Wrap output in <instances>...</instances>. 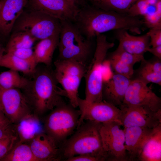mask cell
I'll return each mask as SVG.
<instances>
[{"label": "cell", "mask_w": 161, "mask_h": 161, "mask_svg": "<svg viewBox=\"0 0 161 161\" xmlns=\"http://www.w3.org/2000/svg\"><path fill=\"white\" fill-rule=\"evenodd\" d=\"M73 22L89 40L113 30L124 29L140 34L145 26L143 20L139 17L105 10L88 4L79 9Z\"/></svg>", "instance_id": "1"}, {"label": "cell", "mask_w": 161, "mask_h": 161, "mask_svg": "<svg viewBox=\"0 0 161 161\" xmlns=\"http://www.w3.org/2000/svg\"><path fill=\"white\" fill-rule=\"evenodd\" d=\"M36 67L33 79L23 92L32 108L33 113L40 117L46 112L65 103L64 90L58 85L50 66Z\"/></svg>", "instance_id": "2"}, {"label": "cell", "mask_w": 161, "mask_h": 161, "mask_svg": "<svg viewBox=\"0 0 161 161\" xmlns=\"http://www.w3.org/2000/svg\"><path fill=\"white\" fill-rule=\"evenodd\" d=\"M101 123L87 120L77 128L76 131L60 147L61 159L73 156L90 154L105 161L100 133Z\"/></svg>", "instance_id": "3"}, {"label": "cell", "mask_w": 161, "mask_h": 161, "mask_svg": "<svg viewBox=\"0 0 161 161\" xmlns=\"http://www.w3.org/2000/svg\"><path fill=\"white\" fill-rule=\"evenodd\" d=\"M60 21L58 59L73 60L88 65L92 58V40L83 36L72 22Z\"/></svg>", "instance_id": "4"}, {"label": "cell", "mask_w": 161, "mask_h": 161, "mask_svg": "<svg viewBox=\"0 0 161 161\" xmlns=\"http://www.w3.org/2000/svg\"><path fill=\"white\" fill-rule=\"evenodd\" d=\"M95 48L89 64L84 78L85 79V99L90 102L103 100L102 89L103 81V65L109 49L114 45L108 41L106 36L100 34L96 36Z\"/></svg>", "instance_id": "5"}, {"label": "cell", "mask_w": 161, "mask_h": 161, "mask_svg": "<svg viewBox=\"0 0 161 161\" xmlns=\"http://www.w3.org/2000/svg\"><path fill=\"white\" fill-rule=\"evenodd\" d=\"M51 111L44 120V131L60 147L78 127L81 112L66 103Z\"/></svg>", "instance_id": "6"}, {"label": "cell", "mask_w": 161, "mask_h": 161, "mask_svg": "<svg viewBox=\"0 0 161 161\" xmlns=\"http://www.w3.org/2000/svg\"><path fill=\"white\" fill-rule=\"evenodd\" d=\"M60 20L43 12L29 9L24 10L13 27L12 32H26L36 40L60 34Z\"/></svg>", "instance_id": "7"}, {"label": "cell", "mask_w": 161, "mask_h": 161, "mask_svg": "<svg viewBox=\"0 0 161 161\" xmlns=\"http://www.w3.org/2000/svg\"><path fill=\"white\" fill-rule=\"evenodd\" d=\"M55 78L65 91L66 97L74 108L78 106L79 88L88 65L73 60L58 59L54 63Z\"/></svg>", "instance_id": "8"}, {"label": "cell", "mask_w": 161, "mask_h": 161, "mask_svg": "<svg viewBox=\"0 0 161 161\" xmlns=\"http://www.w3.org/2000/svg\"><path fill=\"white\" fill-rule=\"evenodd\" d=\"M121 126L114 121L101 124L100 131L105 161H129Z\"/></svg>", "instance_id": "9"}, {"label": "cell", "mask_w": 161, "mask_h": 161, "mask_svg": "<svg viewBox=\"0 0 161 161\" xmlns=\"http://www.w3.org/2000/svg\"><path fill=\"white\" fill-rule=\"evenodd\" d=\"M0 109L14 124L33 113L26 96L18 89H4L0 87Z\"/></svg>", "instance_id": "10"}, {"label": "cell", "mask_w": 161, "mask_h": 161, "mask_svg": "<svg viewBox=\"0 0 161 161\" xmlns=\"http://www.w3.org/2000/svg\"><path fill=\"white\" fill-rule=\"evenodd\" d=\"M78 107L81 115L77 128L84 120L101 124L114 121L119 123L122 126L120 120V109L104 100L90 102L79 97Z\"/></svg>", "instance_id": "11"}, {"label": "cell", "mask_w": 161, "mask_h": 161, "mask_svg": "<svg viewBox=\"0 0 161 161\" xmlns=\"http://www.w3.org/2000/svg\"><path fill=\"white\" fill-rule=\"evenodd\" d=\"M147 85L137 79L131 80L122 104L143 107L154 112L161 110V98Z\"/></svg>", "instance_id": "12"}, {"label": "cell", "mask_w": 161, "mask_h": 161, "mask_svg": "<svg viewBox=\"0 0 161 161\" xmlns=\"http://www.w3.org/2000/svg\"><path fill=\"white\" fill-rule=\"evenodd\" d=\"M120 120L124 128L138 126L154 129L161 126V110L154 112L142 107L122 104Z\"/></svg>", "instance_id": "13"}, {"label": "cell", "mask_w": 161, "mask_h": 161, "mask_svg": "<svg viewBox=\"0 0 161 161\" xmlns=\"http://www.w3.org/2000/svg\"><path fill=\"white\" fill-rule=\"evenodd\" d=\"M29 9L40 11L58 18L73 22L79 9L66 0H29Z\"/></svg>", "instance_id": "14"}, {"label": "cell", "mask_w": 161, "mask_h": 161, "mask_svg": "<svg viewBox=\"0 0 161 161\" xmlns=\"http://www.w3.org/2000/svg\"><path fill=\"white\" fill-rule=\"evenodd\" d=\"M133 16L143 17L146 27L149 29L161 26V0H137L127 13Z\"/></svg>", "instance_id": "15"}, {"label": "cell", "mask_w": 161, "mask_h": 161, "mask_svg": "<svg viewBox=\"0 0 161 161\" xmlns=\"http://www.w3.org/2000/svg\"><path fill=\"white\" fill-rule=\"evenodd\" d=\"M28 2V0H0V35L6 36L12 32Z\"/></svg>", "instance_id": "16"}, {"label": "cell", "mask_w": 161, "mask_h": 161, "mask_svg": "<svg viewBox=\"0 0 161 161\" xmlns=\"http://www.w3.org/2000/svg\"><path fill=\"white\" fill-rule=\"evenodd\" d=\"M38 161H58L61 160L59 147L44 132L27 143Z\"/></svg>", "instance_id": "17"}, {"label": "cell", "mask_w": 161, "mask_h": 161, "mask_svg": "<svg viewBox=\"0 0 161 161\" xmlns=\"http://www.w3.org/2000/svg\"><path fill=\"white\" fill-rule=\"evenodd\" d=\"M131 80L123 75L114 73L108 80L103 82V100L119 107L123 104Z\"/></svg>", "instance_id": "18"}, {"label": "cell", "mask_w": 161, "mask_h": 161, "mask_svg": "<svg viewBox=\"0 0 161 161\" xmlns=\"http://www.w3.org/2000/svg\"><path fill=\"white\" fill-rule=\"evenodd\" d=\"M154 129L138 126L124 128L125 146L129 161L137 160L143 145Z\"/></svg>", "instance_id": "19"}, {"label": "cell", "mask_w": 161, "mask_h": 161, "mask_svg": "<svg viewBox=\"0 0 161 161\" xmlns=\"http://www.w3.org/2000/svg\"><path fill=\"white\" fill-rule=\"evenodd\" d=\"M115 37L119 44L126 51L135 55H144L150 47V39L146 33L140 36L130 34L124 29L116 30Z\"/></svg>", "instance_id": "20"}, {"label": "cell", "mask_w": 161, "mask_h": 161, "mask_svg": "<svg viewBox=\"0 0 161 161\" xmlns=\"http://www.w3.org/2000/svg\"><path fill=\"white\" fill-rule=\"evenodd\" d=\"M14 126L19 141L22 143H28L38 134L44 132L39 117L33 113L24 117Z\"/></svg>", "instance_id": "21"}, {"label": "cell", "mask_w": 161, "mask_h": 161, "mask_svg": "<svg viewBox=\"0 0 161 161\" xmlns=\"http://www.w3.org/2000/svg\"><path fill=\"white\" fill-rule=\"evenodd\" d=\"M137 160L161 161V126L153 129L143 145Z\"/></svg>", "instance_id": "22"}, {"label": "cell", "mask_w": 161, "mask_h": 161, "mask_svg": "<svg viewBox=\"0 0 161 161\" xmlns=\"http://www.w3.org/2000/svg\"><path fill=\"white\" fill-rule=\"evenodd\" d=\"M60 34L40 40L34 51L35 62L37 65L41 63L51 66L54 52L58 47Z\"/></svg>", "instance_id": "23"}, {"label": "cell", "mask_w": 161, "mask_h": 161, "mask_svg": "<svg viewBox=\"0 0 161 161\" xmlns=\"http://www.w3.org/2000/svg\"><path fill=\"white\" fill-rule=\"evenodd\" d=\"M37 66L34 62L21 59L9 52L0 57V66L20 72L25 75L32 76Z\"/></svg>", "instance_id": "24"}, {"label": "cell", "mask_w": 161, "mask_h": 161, "mask_svg": "<svg viewBox=\"0 0 161 161\" xmlns=\"http://www.w3.org/2000/svg\"><path fill=\"white\" fill-rule=\"evenodd\" d=\"M30 81V80L21 76L18 72L12 69L0 73V87L2 89H18L23 90L28 86Z\"/></svg>", "instance_id": "25"}, {"label": "cell", "mask_w": 161, "mask_h": 161, "mask_svg": "<svg viewBox=\"0 0 161 161\" xmlns=\"http://www.w3.org/2000/svg\"><path fill=\"white\" fill-rule=\"evenodd\" d=\"M0 161H38L29 145L18 141L10 152Z\"/></svg>", "instance_id": "26"}, {"label": "cell", "mask_w": 161, "mask_h": 161, "mask_svg": "<svg viewBox=\"0 0 161 161\" xmlns=\"http://www.w3.org/2000/svg\"><path fill=\"white\" fill-rule=\"evenodd\" d=\"M137 0H98L92 3V5L107 10L122 13H127Z\"/></svg>", "instance_id": "27"}, {"label": "cell", "mask_w": 161, "mask_h": 161, "mask_svg": "<svg viewBox=\"0 0 161 161\" xmlns=\"http://www.w3.org/2000/svg\"><path fill=\"white\" fill-rule=\"evenodd\" d=\"M36 41L29 34L19 31L12 34L5 48L6 52L12 49L21 48H32Z\"/></svg>", "instance_id": "28"}, {"label": "cell", "mask_w": 161, "mask_h": 161, "mask_svg": "<svg viewBox=\"0 0 161 161\" xmlns=\"http://www.w3.org/2000/svg\"><path fill=\"white\" fill-rule=\"evenodd\" d=\"M109 57L116 58L124 63L132 66L144 59V55L133 54L125 50L119 44L116 49L110 53Z\"/></svg>", "instance_id": "29"}, {"label": "cell", "mask_w": 161, "mask_h": 161, "mask_svg": "<svg viewBox=\"0 0 161 161\" xmlns=\"http://www.w3.org/2000/svg\"><path fill=\"white\" fill-rule=\"evenodd\" d=\"M139 79L148 84L150 83L161 85V74L149 70L140 65L137 69V77Z\"/></svg>", "instance_id": "30"}, {"label": "cell", "mask_w": 161, "mask_h": 161, "mask_svg": "<svg viewBox=\"0 0 161 161\" xmlns=\"http://www.w3.org/2000/svg\"><path fill=\"white\" fill-rule=\"evenodd\" d=\"M108 61L114 73L131 79L134 73V66L128 65L119 60L109 56Z\"/></svg>", "instance_id": "31"}, {"label": "cell", "mask_w": 161, "mask_h": 161, "mask_svg": "<svg viewBox=\"0 0 161 161\" xmlns=\"http://www.w3.org/2000/svg\"><path fill=\"white\" fill-rule=\"evenodd\" d=\"M7 52L11 53L21 59L32 62L36 64L32 48L16 49L6 52Z\"/></svg>", "instance_id": "32"}, {"label": "cell", "mask_w": 161, "mask_h": 161, "mask_svg": "<svg viewBox=\"0 0 161 161\" xmlns=\"http://www.w3.org/2000/svg\"><path fill=\"white\" fill-rule=\"evenodd\" d=\"M18 141V137L16 134L8 137L0 145V160L10 152Z\"/></svg>", "instance_id": "33"}, {"label": "cell", "mask_w": 161, "mask_h": 161, "mask_svg": "<svg viewBox=\"0 0 161 161\" xmlns=\"http://www.w3.org/2000/svg\"><path fill=\"white\" fill-rule=\"evenodd\" d=\"M161 60L156 57L149 60L144 59L141 62V65L156 73L161 74Z\"/></svg>", "instance_id": "34"}, {"label": "cell", "mask_w": 161, "mask_h": 161, "mask_svg": "<svg viewBox=\"0 0 161 161\" xmlns=\"http://www.w3.org/2000/svg\"><path fill=\"white\" fill-rule=\"evenodd\" d=\"M146 34L149 37L152 47L161 45V28L150 29Z\"/></svg>", "instance_id": "35"}, {"label": "cell", "mask_w": 161, "mask_h": 161, "mask_svg": "<svg viewBox=\"0 0 161 161\" xmlns=\"http://www.w3.org/2000/svg\"><path fill=\"white\" fill-rule=\"evenodd\" d=\"M17 134L14 124L11 123L8 125L0 127V139Z\"/></svg>", "instance_id": "36"}, {"label": "cell", "mask_w": 161, "mask_h": 161, "mask_svg": "<svg viewBox=\"0 0 161 161\" xmlns=\"http://www.w3.org/2000/svg\"><path fill=\"white\" fill-rule=\"evenodd\" d=\"M66 161H100L98 158L90 154H86L79 155L69 158Z\"/></svg>", "instance_id": "37"}, {"label": "cell", "mask_w": 161, "mask_h": 161, "mask_svg": "<svg viewBox=\"0 0 161 161\" xmlns=\"http://www.w3.org/2000/svg\"><path fill=\"white\" fill-rule=\"evenodd\" d=\"M147 52H150L155 57L161 60V45L154 47H149L147 49Z\"/></svg>", "instance_id": "38"}, {"label": "cell", "mask_w": 161, "mask_h": 161, "mask_svg": "<svg viewBox=\"0 0 161 161\" xmlns=\"http://www.w3.org/2000/svg\"><path fill=\"white\" fill-rule=\"evenodd\" d=\"M70 4L79 9L88 4L86 0H66Z\"/></svg>", "instance_id": "39"}, {"label": "cell", "mask_w": 161, "mask_h": 161, "mask_svg": "<svg viewBox=\"0 0 161 161\" xmlns=\"http://www.w3.org/2000/svg\"><path fill=\"white\" fill-rule=\"evenodd\" d=\"M11 123L0 109V127L6 126Z\"/></svg>", "instance_id": "40"}, {"label": "cell", "mask_w": 161, "mask_h": 161, "mask_svg": "<svg viewBox=\"0 0 161 161\" xmlns=\"http://www.w3.org/2000/svg\"><path fill=\"white\" fill-rule=\"evenodd\" d=\"M5 51V49L0 43V57L4 54V53Z\"/></svg>", "instance_id": "41"}, {"label": "cell", "mask_w": 161, "mask_h": 161, "mask_svg": "<svg viewBox=\"0 0 161 161\" xmlns=\"http://www.w3.org/2000/svg\"><path fill=\"white\" fill-rule=\"evenodd\" d=\"M4 138L1 139H0V145L4 143L8 138Z\"/></svg>", "instance_id": "42"}, {"label": "cell", "mask_w": 161, "mask_h": 161, "mask_svg": "<svg viewBox=\"0 0 161 161\" xmlns=\"http://www.w3.org/2000/svg\"><path fill=\"white\" fill-rule=\"evenodd\" d=\"M87 1H90L92 3L97 1L98 0H86Z\"/></svg>", "instance_id": "43"}]
</instances>
